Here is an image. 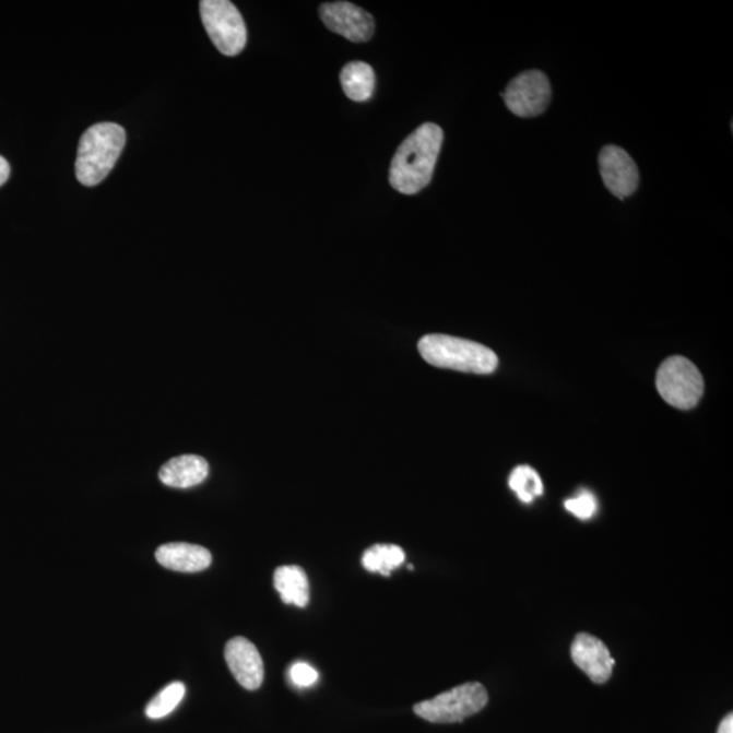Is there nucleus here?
Listing matches in <instances>:
<instances>
[{
  "instance_id": "obj_1",
  "label": "nucleus",
  "mask_w": 733,
  "mask_h": 733,
  "mask_svg": "<svg viewBox=\"0 0 733 733\" xmlns=\"http://www.w3.org/2000/svg\"><path fill=\"white\" fill-rule=\"evenodd\" d=\"M445 133L434 122H425L411 133L391 161V187L404 194H416L433 180Z\"/></svg>"
},
{
  "instance_id": "obj_2",
  "label": "nucleus",
  "mask_w": 733,
  "mask_h": 733,
  "mask_svg": "<svg viewBox=\"0 0 733 733\" xmlns=\"http://www.w3.org/2000/svg\"><path fill=\"white\" fill-rule=\"evenodd\" d=\"M126 131L115 122H99L83 133L78 149V181L95 187L109 176L126 145Z\"/></svg>"
},
{
  "instance_id": "obj_3",
  "label": "nucleus",
  "mask_w": 733,
  "mask_h": 733,
  "mask_svg": "<svg viewBox=\"0 0 733 733\" xmlns=\"http://www.w3.org/2000/svg\"><path fill=\"white\" fill-rule=\"evenodd\" d=\"M418 351L429 365L461 373L492 374L499 365L495 352L483 344L446 334L424 335Z\"/></svg>"
},
{
  "instance_id": "obj_4",
  "label": "nucleus",
  "mask_w": 733,
  "mask_h": 733,
  "mask_svg": "<svg viewBox=\"0 0 733 733\" xmlns=\"http://www.w3.org/2000/svg\"><path fill=\"white\" fill-rule=\"evenodd\" d=\"M488 691L478 684L470 682L439 694L428 701L414 705V713L429 723H461L464 719L481 712L488 704Z\"/></svg>"
},
{
  "instance_id": "obj_5",
  "label": "nucleus",
  "mask_w": 733,
  "mask_h": 733,
  "mask_svg": "<svg viewBox=\"0 0 733 733\" xmlns=\"http://www.w3.org/2000/svg\"><path fill=\"white\" fill-rule=\"evenodd\" d=\"M657 388L660 397L676 410L697 406L704 394L699 369L684 356H671L659 367Z\"/></svg>"
},
{
  "instance_id": "obj_6",
  "label": "nucleus",
  "mask_w": 733,
  "mask_h": 733,
  "mask_svg": "<svg viewBox=\"0 0 733 733\" xmlns=\"http://www.w3.org/2000/svg\"><path fill=\"white\" fill-rule=\"evenodd\" d=\"M201 20L211 42L226 56L243 52L248 32L239 10L228 0H203L200 3Z\"/></svg>"
},
{
  "instance_id": "obj_7",
  "label": "nucleus",
  "mask_w": 733,
  "mask_h": 733,
  "mask_svg": "<svg viewBox=\"0 0 733 733\" xmlns=\"http://www.w3.org/2000/svg\"><path fill=\"white\" fill-rule=\"evenodd\" d=\"M503 98L515 116H540L551 104V82L542 71H525L509 82Z\"/></svg>"
},
{
  "instance_id": "obj_8",
  "label": "nucleus",
  "mask_w": 733,
  "mask_h": 733,
  "mask_svg": "<svg viewBox=\"0 0 733 733\" xmlns=\"http://www.w3.org/2000/svg\"><path fill=\"white\" fill-rule=\"evenodd\" d=\"M599 169H601L604 187L615 198L620 200L629 198L639 188V167L634 158L617 145H606L602 149L599 154Z\"/></svg>"
},
{
  "instance_id": "obj_9",
  "label": "nucleus",
  "mask_w": 733,
  "mask_h": 733,
  "mask_svg": "<svg viewBox=\"0 0 733 733\" xmlns=\"http://www.w3.org/2000/svg\"><path fill=\"white\" fill-rule=\"evenodd\" d=\"M320 15L329 31L352 43H366L374 36V19L359 5L350 2L324 3L321 5Z\"/></svg>"
},
{
  "instance_id": "obj_10",
  "label": "nucleus",
  "mask_w": 733,
  "mask_h": 733,
  "mask_svg": "<svg viewBox=\"0 0 733 733\" xmlns=\"http://www.w3.org/2000/svg\"><path fill=\"white\" fill-rule=\"evenodd\" d=\"M225 658L229 671L238 684L248 690H257L264 682V663L259 649L245 637H235L227 642Z\"/></svg>"
},
{
  "instance_id": "obj_11",
  "label": "nucleus",
  "mask_w": 733,
  "mask_h": 733,
  "mask_svg": "<svg viewBox=\"0 0 733 733\" xmlns=\"http://www.w3.org/2000/svg\"><path fill=\"white\" fill-rule=\"evenodd\" d=\"M572 660L594 684L602 685L612 678L615 660L602 640L589 634L576 636L570 648Z\"/></svg>"
},
{
  "instance_id": "obj_12",
  "label": "nucleus",
  "mask_w": 733,
  "mask_h": 733,
  "mask_svg": "<svg viewBox=\"0 0 733 733\" xmlns=\"http://www.w3.org/2000/svg\"><path fill=\"white\" fill-rule=\"evenodd\" d=\"M155 557L162 567L182 574L201 572L212 563L210 551L203 546L185 544V542H173V544L161 546L155 552Z\"/></svg>"
},
{
  "instance_id": "obj_13",
  "label": "nucleus",
  "mask_w": 733,
  "mask_h": 733,
  "mask_svg": "<svg viewBox=\"0 0 733 733\" xmlns=\"http://www.w3.org/2000/svg\"><path fill=\"white\" fill-rule=\"evenodd\" d=\"M210 468L204 458L181 456L170 459L159 470V480L170 488L187 489L203 483Z\"/></svg>"
},
{
  "instance_id": "obj_14",
  "label": "nucleus",
  "mask_w": 733,
  "mask_h": 733,
  "mask_svg": "<svg viewBox=\"0 0 733 733\" xmlns=\"http://www.w3.org/2000/svg\"><path fill=\"white\" fill-rule=\"evenodd\" d=\"M275 589L285 604L306 607L310 602L309 579L304 569L296 565L280 567L273 576Z\"/></svg>"
},
{
  "instance_id": "obj_15",
  "label": "nucleus",
  "mask_w": 733,
  "mask_h": 733,
  "mask_svg": "<svg viewBox=\"0 0 733 733\" xmlns=\"http://www.w3.org/2000/svg\"><path fill=\"white\" fill-rule=\"evenodd\" d=\"M341 86L343 91L355 103H366L373 97L375 88V74L373 67L363 61H351L341 71Z\"/></svg>"
},
{
  "instance_id": "obj_16",
  "label": "nucleus",
  "mask_w": 733,
  "mask_h": 733,
  "mask_svg": "<svg viewBox=\"0 0 733 733\" xmlns=\"http://www.w3.org/2000/svg\"><path fill=\"white\" fill-rule=\"evenodd\" d=\"M405 561V552L397 545H375L363 554V567L369 572L390 576Z\"/></svg>"
},
{
  "instance_id": "obj_17",
  "label": "nucleus",
  "mask_w": 733,
  "mask_h": 733,
  "mask_svg": "<svg viewBox=\"0 0 733 733\" xmlns=\"http://www.w3.org/2000/svg\"><path fill=\"white\" fill-rule=\"evenodd\" d=\"M509 488L518 495L519 500L530 505L535 497L544 495V484L540 474L530 466H518L509 475Z\"/></svg>"
},
{
  "instance_id": "obj_18",
  "label": "nucleus",
  "mask_w": 733,
  "mask_h": 733,
  "mask_svg": "<svg viewBox=\"0 0 733 733\" xmlns=\"http://www.w3.org/2000/svg\"><path fill=\"white\" fill-rule=\"evenodd\" d=\"M184 696V684H181V682H175V684L166 686L164 690L159 691L153 699H151L147 708H145V714L153 720L164 719L180 705Z\"/></svg>"
},
{
  "instance_id": "obj_19",
  "label": "nucleus",
  "mask_w": 733,
  "mask_h": 733,
  "mask_svg": "<svg viewBox=\"0 0 733 733\" xmlns=\"http://www.w3.org/2000/svg\"><path fill=\"white\" fill-rule=\"evenodd\" d=\"M565 508L570 513H574L576 518L581 520H589L598 511V503L595 496L591 492H581L580 495L565 501Z\"/></svg>"
},
{
  "instance_id": "obj_20",
  "label": "nucleus",
  "mask_w": 733,
  "mask_h": 733,
  "mask_svg": "<svg viewBox=\"0 0 733 733\" xmlns=\"http://www.w3.org/2000/svg\"><path fill=\"white\" fill-rule=\"evenodd\" d=\"M291 681L299 687H309L318 681V673L311 665L306 663H296L289 671Z\"/></svg>"
},
{
  "instance_id": "obj_21",
  "label": "nucleus",
  "mask_w": 733,
  "mask_h": 733,
  "mask_svg": "<svg viewBox=\"0 0 733 733\" xmlns=\"http://www.w3.org/2000/svg\"><path fill=\"white\" fill-rule=\"evenodd\" d=\"M10 177V165L9 162L0 156V187L8 182Z\"/></svg>"
},
{
  "instance_id": "obj_22",
  "label": "nucleus",
  "mask_w": 733,
  "mask_h": 733,
  "mask_svg": "<svg viewBox=\"0 0 733 733\" xmlns=\"http://www.w3.org/2000/svg\"><path fill=\"white\" fill-rule=\"evenodd\" d=\"M718 733H733V716H725L721 721Z\"/></svg>"
}]
</instances>
